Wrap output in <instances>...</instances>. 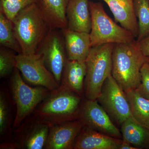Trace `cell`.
Instances as JSON below:
<instances>
[{
    "instance_id": "9c48e42d",
    "label": "cell",
    "mask_w": 149,
    "mask_h": 149,
    "mask_svg": "<svg viewBox=\"0 0 149 149\" xmlns=\"http://www.w3.org/2000/svg\"><path fill=\"white\" fill-rule=\"evenodd\" d=\"M96 100L111 118L119 125L131 116L125 92L112 75L105 80L100 94Z\"/></svg>"
},
{
    "instance_id": "3957f363",
    "label": "cell",
    "mask_w": 149,
    "mask_h": 149,
    "mask_svg": "<svg viewBox=\"0 0 149 149\" xmlns=\"http://www.w3.org/2000/svg\"><path fill=\"white\" fill-rule=\"evenodd\" d=\"M12 22L15 37L24 54L36 53L51 28L38 3L23 9Z\"/></svg>"
},
{
    "instance_id": "d6986e66",
    "label": "cell",
    "mask_w": 149,
    "mask_h": 149,
    "mask_svg": "<svg viewBox=\"0 0 149 149\" xmlns=\"http://www.w3.org/2000/svg\"><path fill=\"white\" fill-rule=\"evenodd\" d=\"M120 126L123 141L137 149L149 148V128L140 124L132 116L125 120Z\"/></svg>"
},
{
    "instance_id": "30bf717a",
    "label": "cell",
    "mask_w": 149,
    "mask_h": 149,
    "mask_svg": "<svg viewBox=\"0 0 149 149\" xmlns=\"http://www.w3.org/2000/svg\"><path fill=\"white\" fill-rule=\"evenodd\" d=\"M16 68L24 81L35 86H42L50 91L57 89L60 85L37 53L16 55Z\"/></svg>"
},
{
    "instance_id": "7402d4cb",
    "label": "cell",
    "mask_w": 149,
    "mask_h": 149,
    "mask_svg": "<svg viewBox=\"0 0 149 149\" xmlns=\"http://www.w3.org/2000/svg\"><path fill=\"white\" fill-rule=\"evenodd\" d=\"M0 44L2 47L22 54L20 45L15 34L13 23L0 11Z\"/></svg>"
},
{
    "instance_id": "83f0119b",
    "label": "cell",
    "mask_w": 149,
    "mask_h": 149,
    "mask_svg": "<svg viewBox=\"0 0 149 149\" xmlns=\"http://www.w3.org/2000/svg\"><path fill=\"white\" fill-rule=\"evenodd\" d=\"M119 149H137L136 148L133 146L132 145L123 140L122 143L120 144Z\"/></svg>"
},
{
    "instance_id": "52a82bcc",
    "label": "cell",
    "mask_w": 149,
    "mask_h": 149,
    "mask_svg": "<svg viewBox=\"0 0 149 149\" xmlns=\"http://www.w3.org/2000/svg\"><path fill=\"white\" fill-rule=\"evenodd\" d=\"M45 65L60 85L63 69L68 60L64 37L58 29L51 28L37 49Z\"/></svg>"
},
{
    "instance_id": "5bb4252c",
    "label": "cell",
    "mask_w": 149,
    "mask_h": 149,
    "mask_svg": "<svg viewBox=\"0 0 149 149\" xmlns=\"http://www.w3.org/2000/svg\"><path fill=\"white\" fill-rule=\"evenodd\" d=\"M62 31L68 59L86 61L92 48L90 33L76 32L67 28Z\"/></svg>"
},
{
    "instance_id": "44dd1931",
    "label": "cell",
    "mask_w": 149,
    "mask_h": 149,
    "mask_svg": "<svg viewBox=\"0 0 149 149\" xmlns=\"http://www.w3.org/2000/svg\"><path fill=\"white\" fill-rule=\"evenodd\" d=\"M131 116L140 124L149 128V100L136 89L125 92Z\"/></svg>"
},
{
    "instance_id": "cb8c5ba5",
    "label": "cell",
    "mask_w": 149,
    "mask_h": 149,
    "mask_svg": "<svg viewBox=\"0 0 149 149\" xmlns=\"http://www.w3.org/2000/svg\"><path fill=\"white\" fill-rule=\"evenodd\" d=\"M41 0H0L1 11L9 19L13 21L22 10L34 3H41Z\"/></svg>"
},
{
    "instance_id": "8992f818",
    "label": "cell",
    "mask_w": 149,
    "mask_h": 149,
    "mask_svg": "<svg viewBox=\"0 0 149 149\" xmlns=\"http://www.w3.org/2000/svg\"><path fill=\"white\" fill-rule=\"evenodd\" d=\"M92 47L104 44L128 43L136 40L130 31L118 25L106 13L101 3L90 1Z\"/></svg>"
},
{
    "instance_id": "ac0fdd59",
    "label": "cell",
    "mask_w": 149,
    "mask_h": 149,
    "mask_svg": "<svg viewBox=\"0 0 149 149\" xmlns=\"http://www.w3.org/2000/svg\"><path fill=\"white\" fill-rule=\"evenodd\" d=\"M70 0H41L40 6L51 28L67 27L66 10Z\"/></svg>"
},
{
    "instance_id": "5b68a950",
    "label": "cell",
    "mask_w": 149,
    "mask_h": 149,
    "mask_svg": "<svg viewBox=\"0 0 149 149\" xmlns=\"http://www.w3.org/2000/svg\"><path fill=\"white\" fill-rule=\"evenodd\" d=\"M20 74L15 68L10 81V92L16 108L13 124V128L15 130L32 114L38 105L50 92L42 86L30 87L25 83Z\"/></svg>"
},
{
    "instance_id": "4fadbf2b",
    "label": "cell",
    "mask_w": 149,
    "mask_h": 149,
    "mask_svg": "<svg viewBox=\"0 0 149 149\" xmlns=\"http://www.w3.org/2000/svg\"><path fill=\"white\" fill-rule=\"evenodd\" d=\"M88 0H70L66 10L67 29L90 33L91 16Z\"/></svg>"
},
{
    "instance_id": "4316f807",
    "label": "cell",
    "mask_w": 149,
    "mask_h": 149,
    "mask_svg": "<svg viewBox=\"0 0 149 149\" xmlns=\"http://www.w3.org/2000/svg\"><path fill=\"white\" fill-rule=\"evenodd\" d=\"M138 42L140 49L145 56L149 57V35Z\"/></svg>"
},
{
    "instance_id": "d4e9b609",
    "label": "cell",
    "mask_w": 149,
    "mask_h": 149,
    "mask_svg": "<svg viewBox=\"0 0 149 149\" xmlns=\"http://www.w3.org/2000/svg\"><path fill=\"white\" fill-rule=\"evenodd\" d=\"M14 51L4 47L0 49V77L5 78L12 74L16 68V56Z\"/></svg>"
},
{
    "instance_id": "484cf974",
    "label": "cell",
    "mask_w": 149,
    "mask_h": 149,
    "mask_svg": "<svg viewBox=\"0 0 149 149\" xmlns=\"http://www.w3.org/2000/svg\"><path fill=\"white\" fill-rule=\"evenodd\" d=\"M144 97L149 100V62L144 63L141 69V82L136 89Z\"/></svg>"
},
{
    "instance_id": "603a6c76",
    "label": "cell",
    "mask_w": 149,
    "mask_h": 149,
    "mask_svg": "<svg viewBox=\"0 0 149 149\" xmlns=\"http://www.w3.org/2000/svg\"><path fill=\"white\" fill-rule=\"evenodd\" d=\"M134 6L139 27L136 40L139 42L149 35V0H134Z\"/></svg>"
},
{
    "instance_id": "7a4b0ae2",
    "label": "cell",
    "mask_w": 149,
    "mask_h": 149,
    "mask_svg": "<svg viewBox=\"0 0 149 149\" xmlns=\"http://www.w3.org/2000/svg\"><path fill=\"white\" fill-rule=\"evenodd\" d=\"M82 97L59 87L50 91L32 115L50 126L79 119Z\"/></svg>"
},
{
    "instance_id": "6da1fadb",
    "label": "cell",
    "mask_w": 149,
    "mask_h": 149,
    "mask_svg": "<svg viewBox=\"0 0 149 149\" xmlns=\"http://www.w3.org/2000/svg\"><path fill=\"white\" fill-rule=\"evenodd\" d=\"M146 57L137 40L114 44L112 53L111 75L125 92L137 89L141 82V69Z\"/></svg>"
},
{
    "instance_id": "e0dca14e",
    "label": "cell",
    "mask_w": 149,
    "mask_h": 149,
    "mask_svg": "<svg viewBox=\"0 0 149 149\" xmlns=\"http://www.w3.org/2000/svg\"><path fill=\"white\" fill-rule=\"evenodd\" d=\"M85 61L68 59L63 69L59 87L81 96L84 94V83L86 74Z\"/></svg>"
},
{
    "instance_id": "9a60e30c",
    "label": "cell",
    "mask_w": 149,
    "mask_h": 149,
    "mask_svg": "<svg viewBox=\"0 0 149 149\" xmlns=\"http://www.w3.org/2000/svg\"><path fill=\"white\" fill-rule=\"evenodd\" d=\"M122 141L84 126L73 149H119Z\"/></svg>"
},
{
    "instance_id": "f1b7e54d",
    "label": "cell",
    "mask_w": 149,
    "mask_h": 149,
    "mask_svg": "<svg viewBox=\"0 0 149 149\" xmlns=\"http://www.w3.org/2000/svg\"><path fill=\"white\" fill-rule=\"evenodd\" d=\"M146 60L147 61H148L149 62V57H146Z\"/></svg>"
},
{
    "instance_id": "7c38bea8",
    "label": "cell",
    "mask_w": 149,
    "mask_h": 149,
    "mask_svg": "<svg viewBox=\"0 0 149 149\" xmlns=\"http://www.w3.org/2000/svg\"><path fill=\"white\" fill-rule=\"evenodd\" d=\"M83 127V122L79 119L50 126L44 149H73Z\"/></svg>"
},
{
    "instance_id": "277c9868",
    "label": "cell",
    "mask_w": 149,
    "mask_h": 149,
    "mask_svg": "<svg viewBox=\"0 0 149 149\" xmlns=\"http://www.w3.org/2000/svg\"><path fill=\"white\" fill-rule=\"evenodd\" d=\"M114 44L92 47L86 59L84 95L87 100H96L105 80L111 75L112 53Z\"/></svg>"
},
{
    "instance_id": "ba28073f",
    "label": "cell",
    "mask_w": 149,
    "mask_h": 149,
    "mask_svg": "<svg viewBox=\"0 0 149 149\" xmlns=\"http://www.w3.org/2000/svg\"><path fill=\"white\" fill-rule=\"evenodd\" d=\"M49 128L48 124L30 116L16 130L15 137L9 142L1 144L0 148H44Z\"/></svg>"
},
{
    "instance_id": "ffe728a7",
    "label": "cell",
    "mask_w": 149,
    "mask_h": 149,
    "mask_svg": "<svg viewBox=\"0 0 149 149\" xmlns=\"http://www.w3.org/2000/svg\"><path fill=\"white\" fill-rule=\"evenodd\" d=\"M8 92L5 87L1 88L0 93V135L1 140L9 142L12 139L13 115L12 106L13 101L10 98Z\"/></svg>"
},
{
    "instance_id": "8fae6325",
    "label": "cell",
    "mask_w": 149,
    "mask_h": 149,
    "mask_svg": "<svg viewBox=\"0 0 149 149\" xmlns=\"http://www.w3.org/2000/svg\"><path fill=\"white\" fill-rule=\"evenodd\" d=\"M79 119L85 127L116 139L122 138L121 131L97 100L86 99L82 104Z\"/></svg>"
},
{
    "instance_id": "2e32d148",
    "label": "cell",
    "mask_w": 149,
    "mask_h": 149,
    "mask_svg": "<svg viewBox=\"0 0 149 149\" xmlns=\"http://www.w3.org/2000/svg\"><path fill=\"white\" fill-rule=\"evenodd\" d=\"M109 7L116 22L131 32L137 39L139 27L135 14L134 0H102Z\"/></svg>"
}]
</instances>
